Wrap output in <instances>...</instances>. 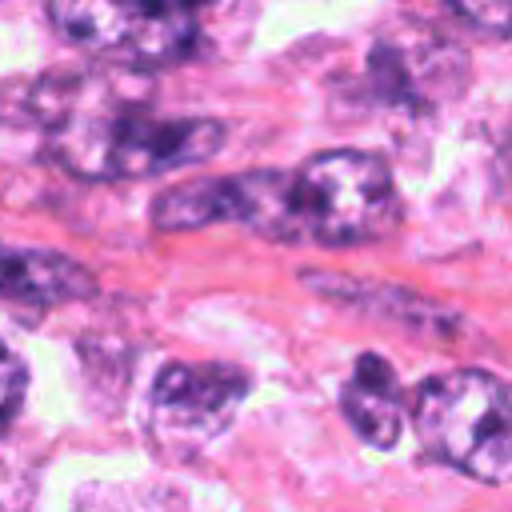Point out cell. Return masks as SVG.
<instances>
[{
  "label": "cell",
  "instance_id": "cell-5",
  "mask_svg": "<svg viewBox=\"0 0 512 512\" xmlns=\"http://www.w3.org/2000/svg\"><path fill=\"white\" fill-rule=\"evenodd\" d=\"M248 376L232 364H168L148 400V436L164 460L200 456L236 416Z\"/></svg>",
  "mask_w": 512,
  "mask_h": 512
},
{
  "label": "cell",
  "instance_id": "cell-1",
  "mask_svg": "<svg viewBox=\"0 0 512 512\" xmlns=\"http://www.w3.org/2000/svg\"><path fill=\"white\" fill-rule=\"evenodd\" d=\"M400 200L380 156L332 148L304 160L296 172H240L180 184L152 204V224L180 232L216 220L248 224L260 236L288 244H368L396 224Z\"/></svg>",
  "mask_w": 512,
  "mask_h": 512
},
{
  "label": "cell",
  "instance_id": "cell-6",
  "mask_svg": "<svg viewBox=\"0 0 512 512\" xmlns=\"http://www.w3.org/2000/svg\"><path fill=\"white\" fill-rule=\"evenodd\" d=\"M96 292V276L72 256L44 248L0 244V300L8 304H64Z\"/></svg>",
  "mask_w": 512,
  "mask_h": 512
},
{
  "label": "cell",
  "instance_id": "cell-2",
  "mask_svg": "<svg viewBox=\"0 0 512 512\" xmlns=\"http://www.w3.org/2000/svg\"><path fill=\"white\" fill-rule=\"evenodd\" d=\"M52 152L84 180H144L212 156L224 144V124L156 116L144 96L72 92L52 112Z\"/></svg>",
  "mask_w": 512,
  "mask_h": 512
},
{
  "label": "cell",
  "instance_id": "cell-7",
  "mask_svg": "<svg viewBox=\"0 0 512 512\" xmlns=\"http://www.w3.org/2000/svg\"><path fill=\"white\" fill-rule=\"evenodd\" d=\"M344 420L372 448H392L404 428V396L392 364L376 352H364L340 392Z\"/></svg>",
  "mask_w": 512,
  "mask_h": 512
},
{
  "label": "cell",
  "instance_id": "cell-3",
  "mask_svg": "<svg viewBox=\"0 0 512 512\" xmlns=\"http://www.w3.org/2000/svg\"><path fill=\"white\" fill-rule=\"evenodd\" d=\"M412 424L420 444L448 468L484 480H512V384L480 372L456 368L420 384L412 404Z\"/></svg>",
  "mask_w": 512,
  "mask_h": 512
},
{
  "label": "cell",
  "instance_id": "cell-4",
  "mask_svg": "<svg viewBox=\"0 0 512 512\" xmlns=\"http://www.w3.org/2000/svg\"><path fill=\"white\" fill-rule=\"evenodd\" d=\"M48 20L64 40L116 64H176L196 48V16L152 12L136 0H48Z\"/></svg>",
  "mask_w": 512,
  "mask_h": 512
},
{
  "label": "cell",
  "instance_id": "cell-8",
  "mask_svg": "<svg viewBox=\"0 0 512 512\" xmlns=\"http://www.w3.org/2000/svg\"><path fill=\"white\" fill-rule=\"evenodd\" d=\"M24 392H28L24 360L8 344H0V432H8V424L16 420V412L24 404Z\"/></svg>",
  "mask_w": 512,
  "mask_h": 512
},
{
  "label": "cell",
  "instance_id": "cell-9",
  "mask_svg": "<svg viewBox=\"0 0 512 512\" xmlns=\"http://www.w3.org/2000/svg\"><path fill=\"white\" fill-rule=\"evenodd\" d=\"M136 4H144V8H152V12H184V16H192L196 8H204V4H212V0H136Z\"/></svg>",
  "mask_w": 512,
  "mask_h": 512
}]
</instances>
